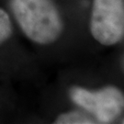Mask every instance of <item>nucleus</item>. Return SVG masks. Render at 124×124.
Returning a JSON list of instances; mask_svg holds the SVG:
<instances>
[{"label": "nucleus", "instance_id": "obj_1", "mask_svg": "<svg viewBox=\"0 0 124 124\" xmlns=\"http://www.w3.org/2000/svg\"><path fill=\"white\" fill-rule=\"evenodd\" d=\"M11 8L21 30L32 41L50 44L60 37L62 18L51 0H11Z\"/></svg>", "mask_w": 124, "mask_h": 124}, {"label": "nucleus", "instance_id": "obj_2", "mask_svg": "<svg viewBox=\"0 0 124 124\" xmlns=\"http://www.w3.org/2000/svg\"><path fill=\"white\" fill-rule=\"evenodd\" d=\"M90 31L102 45L120 42L124 35V0H94Z\"/></svg>", "mask_w": 124, "mask_h": 124}, {"label": "nucleus", "instance_id": "obj_3", "mask_svg": "<svg viewBox=\"0 0 124 124\" xmlns=\"http://www.w3.org/2000/svg\"><path fill=\"white\" fill-rule=\"evenodd\" d=\"M70 96L75 104L92 113L100 123L112 122L124 108L123 94L115 86H106L96 91L75 86L70 90Z\"/></svg>", "mask_w": 124, "mask_h": 124}, {"label": "nucleus", "instance_id": "obj_4", "mask_svg": "<svg viewBox=\"0 0 124 124\" xmlns=\"http://www.w3.org/2000/svg\"><path fill=\"white\" fill-rule=\"evenodd\" d=\"M55 123L58 124H88L96 123L93 119L78 111H71L62 113L56 119Z\"/></svg>", "mask_w": 124, "mask_h": 124}, {"label": "nucleus", "instance_id": "obj_5", "mask_svg": "<svg viewBox=\"0 0 124 124\" xmlns=\"http://www.w3.org/2000/svg\"><path fill=\"white\" fill-rule=\"evenodd\" d=\"M12 25L8 14L3 8H0V44L11 35Z\"/></svg>", "mask_w": 124, "mask_h": 124}]
</instances>
